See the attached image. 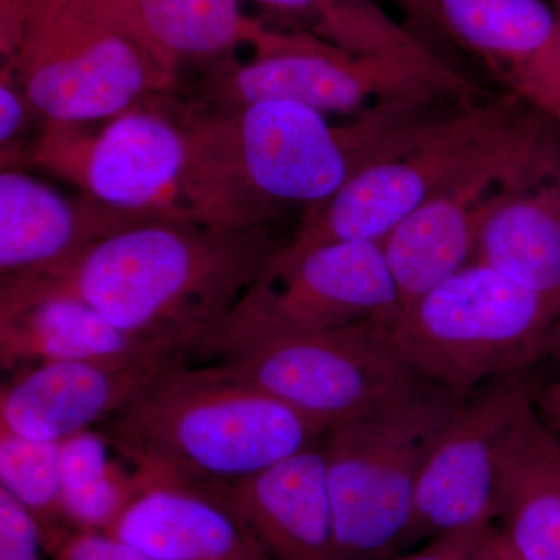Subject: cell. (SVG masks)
I'll list each match as a JSON object with an SVG mask.
<instances>
[{"mask_svg": "<svg viewBox=\"0 0 560 560\" xmlns=\"http://www.w3.org/2000/svg\"><path fill=\"white\" fill-rule=\"evenodd\" d=\"M54 560H156L105 533L75 530L55 552Z\"/></svg>", "mask_w": 560, "mask_h": 560, "instance_id": "cell-28", "label": "cell"}, {"mask_svg": "<svg viewBox=\"0 0 560 560\" xmlns=\"http://www.w3.org/2000/svg\"><path fill=\"white\" fill-rule=\"evenodd\" d=\"M463 108L377 102L345 125L289 101L208 109L238 178L280 219L287 209L319 208L364 168L418 149Z\"/></svg>", "mask_w": 560, "mask_h": 560, "instance_id": "cell-5", "label": "cell"}, {"mask_svg": "<svg viewBox=\"0 0 560 560\" xmlns=\"http://www.w3.org/2000/svg\"><path fill=\"white\" fill-rule=\"evenodd\" d=\"M60 470L73 530L108 534L145 489L135 466L98 429L60 442Z\"/></svg>", "mask_w": 560, "mask_h": 560, "instance_id": "cell-23", "label": "cell"}, {"mask_svg": "<svg viewBox=\"0 0 560 560\" xmlns=\"http://www.w3.org/2000/svg\"><path fill=\"white\" fill-rule=\"evenodd\" d=\"M217 488L272 560H338L320 442L253 477Z\"/></svg>", "mask_w": 560, "mask_h": 560, "instance_id": "cell-18", "label": "cell"}, {"mask_svg": "<svg viewBox=\"0 0 560 560\" xmlns=\"http://www.w3.org/2000/svg\"><path fill=\"white\" fill-rule=\"evenodd\" d=\"M179 80L183 66H219L235 47L253 46L267 25L243 13L242 0H116Z\"/></svg>", "mask_w": 560, "mask_h": 560, "instance_id": "cell-22", "label": "cell"}, {"mask_svg": "<svg viewBox=\"0 0 560 560\" xmlns=\"http://www.w3.org/2000/svg\"><path fill=\"white\" fill-rule=\"evenodd\" d=\"M529 372L486 383L460 400L416 490L408 551L441 534L495 522L501 445L536 404Z\"/></svg>", "mask_w": 560, "mask_h": 560, "instance_id": "cell-11", "label": "cell"}, {"mask_svg": "<svg viewBox=\"0 0 560 560\" xmlns=\"http://www.w3.org/2000/svg\"><path fill=\"white\" fill-rule=\"evenodd\" d=\"M458 404L433 385L326 431L320 451L338 560L408 551L420 475Z\"/></svg>", "mask_w": 560, "mask_h": 560, "instance_id": "cell-8", "label": "cell"}, {"mask_svg": "<svg viewBox=\"0 0 560 560\" xmlns=\"http://www.w3.org/2000/svg\"><path fill=\"white\" fill-rule=\"evenodd\" d=\"M547 355H550L552 361H555L559 372L558 381L560 382V319L556 323V326L552 327L550 341H548Z\"/></svg>", "mask_w": 560, "mask_h": 560, "instance_id": "cell-34", "label": "cell"}, {"mask_svg": "<svg viewBox=\"0 0 560 560\" xmlns=\"http://www.w3.org/2000/svg\"><path fill=\"white\" fill-rule=\"evenodd\" d=\"M22 165L142 219L224 230L275 228L280 220L238 178L210 109L173 92L147 98L95 131L44 124Z\"/></svg>", "mask_w": 560, "mask_h": 560, "instance_id": "cell-2", "label": "cell"}, {"mask_svg": "<svg viewBox=\"0 0 560 560\" xmlns=\"http://www.w3.org/2000/svg\"><path fill=\"white\" fill-rule=\"evenodd\" d=\"M550 3L552 5V9L558 11V14L560 16V0H550Z\"/></svg>", "mask_w": 560, "mask_h": 560, "instance_id": "cell-35", "label": "cell"}, {"mask_svg": "<svg viewBox=\"0 0 560 560\" xmlns=\"http://www.w3.org/2000/svg\"><path fill=\"white\" fill-rule=\"evenodd\" d=\"M186 355L98 427L143 488L234 485L318 445L329 430L215 364L189 366Z\"/></svg>", "mask_w": 560, "mask_h": 560, "instance_id": "cell-3", "label": "cell"}, {"mask_svg": "<svg viewBox=\"0 0 560 560\" xmlns=\"http://www.w3.org/2000/svg\"><path fill=\"white\" fill-rule=\"evenodd\" d=\"M108 534L156 560H272L217 486H151Z\"/></svg>", "mask_w": 560, "mask_h": 560, "instance_id": "cell-17", "label": "cell"}, {"mask_svg": "<svg viewBox=\"0 0 560 560\" xmlns=\"http://www.w3.org/2000/svg\"><path fill=\"white\" fill-rule=\"evenodd\" d=\"M0 489L38 523L51 558L75 533L62 503L60 444L0 431Z\"/></svg>", "mask_w": 560, "mask_h": 560, "instance_id": "cell-24", "label": "cell"}, {"mask_svg": "<svg viewBox=\"0 0 560 560\" xmlns=\"http://www.w3.org/2000/svg\"><path fill=\"white\" fill-rule=\"evenodd\" d=\"M287 242L272 228L138 221L60 267L0 280V308L65 294L127 334L189 353L264 279Z\"/></svg>", "mask_w": 560, "mask_h": 560, "instance_id": "cell-1", "label": "cell"}, {"mask_svg": "<svg viewBox=\"0 0 560 560\" xmlns=\"http://www.w3.org/2000/svg\"><path fill=\"white\" fill-rule=\"evenodd\" d=\"M234 308L302 330L389 327L401 312L396 280L382 242L327 243L267 275Z\"/></svg>", "mask_w": 560, "mask_h": 560, "instance_id": "cell-12", "label": "cell"}, {"mask_svg": "<svg viewBox=\"0 0 560 560\" xmlns=\"http://www.w3.org/2000/svg\"><path fill=\"white\" fill-rule=\"evenodd\" d=\"M149 219L60 190L21 168L0 172V278L60 267L106 235Z\"/></svg>", "mask_w": 560, "mask_h": 560, "instance_id": "cell-16", "label": "cell"}, {"mask_svg": "<svg viewBox=\"0 0 560 560\" xmlns=\"http://www.w3.org/2000/svg\"><path fill=\"white\" fill-rule=\"evenodd\" d=\"M475 261L560 302V176L497 194L482 212Z\"/></svg>", "mask_w": 560, "mask_h": 560, "instance_id": "cell-21", "label": "cell"}, {"mask_svg": "<svg viewBox=\"0 0 560 560\" xmlns=\"http://www.w3.org/2000/svg\"><path fill=\"white\" fill-rule=\"evenodd\" d=\"M559 319V301L474 261L404 308L388 337L412 370L460 401L529 372Z\"/></svg>", "mask_w": 560, "mask_h": 560, "instance_id": "cell-7", "label": "cell"}, {"mask_svg": "<svg viewBox=\"0 0 560 560\" xmlns=\"http://www.w3.org/2000/svg\"><path fill=\"white\" fill-rule=\"evenodd\" d=\"M559 175L560 171L533 165L486 168L405 217L382 241L401 311L474 264L482 212L497 194L533 189Z\"/></svg>", "mask_w": 560, "mask_h": 560, "instance_id": "cell-14", "label": "cell"}, {"mask_svg": "<svg viewBox=\"0 0 560 560\" xmlns=\"http://www.w3.org/2000/svg\"><path fill=\"white\" fill-rule=\"evenodd\" d=\"M190 352L327 429L434 385L394 348L388 327L377 324L302 330L232 307Z\"/></svg>", "mask_w": 560, "mask_h": 560, "instance_id": "cell-6", "label": "cell"}, {"mask_svg": "<svg viewBox=\"0 0 560 560\" xmlns=\"http://www.w3.org/2000/svg\"><path fill=\"white\" fill-rule=\"evenodd\" d=\"M495 523L523 560H560V440L536 404L501 445Z\"/></svg>", "mask_w": 560, "mask_h": 560, "instance_id": "cell-20", "label": "cell"}, {"mask_svg": "<svg viewBox=\"0 0 560 560\" xmlns=\"http://www.w3.org/2000/svg\"><path fill=\"white\" fill-rule=\"evenodd\" d=\"M493 523V522H492ZM488 525L467 526L441 534L418 550L404 552L394 560H474L475 550Z\"/></svg>", "mask_w": 560, "mask_h": 560, "instance_id": "cell-30", "label": "cell"}, {"mask_svg": "<svg viewBox=\"0 0 560 560\" xmlns=\"http://www.w3.org/2000/svg\"><path fill=\"white\" fill-rule=\"evenodd\" d=\"M377 2L388 3V5L399 10L405 20L411 22L420 31L445 38L434 0H377Z\"/></svg>", "mask_w": 560, "mask_h": 560, "instance_id": "cell-31", "label": "cell"}, {"mask_svg": "<svg viewBox=\"0 0 560 560\" xmlns=\"http://www.w3.org/2000/svg\"><path fill=\"white\" fill-rule=\"evenodd\" d=\"M248 62L213 66L189 101L232 109L261 101L301 103L319 113H361L368 102L463 103L485 101L459 70L355 57L304 32L267 27Z\"/></svg>", "mask_w": 560, "mask_h": 560, "instance_id": "cell-10", "label": "cell"}, {"mask_svg": "<svg viewBox=\"0 0 560 560\" xmlns=\"http://www.w3.org/2000/svg\"><path fill=\"white\" fill-rule=\"evenodd\" d=\"M2 66L43 125L113 119L179 81L116 0H66L33 22Z\"/></svg>", "mask_w": 560, "mask_h": 560, "instance_id": "cell-9", "label": "cell"}, {"mask_svg": "<svg viewBox=\"0 0 560 560\" xmlns=\"http://www.w3.org/2000/svg\"><path fill=\"white\" fill-rule=\"evenodd\" d=\"M32 116L36 117L13 72L2 66L0 75V160L2 168H20L27 150L22 145Z\"/></svg>", "mask_w": 560, "mask_h": 560, "instance_id": "cell-26", "label": "cell"}, {"mask_svg": "<svg viewBox=\"0 0 560 560\" xmlns=\"http://www.w3.org/2000/svg\"><path fill=\"white\" fill-rule=\"evenodd\" d=\"M536 407L541 420L560 440V382L555 381L536 390Z\"/></svg>", "mask_w": 560, "mask_h": 560, "instance_id": "cell-33", "label": "cell"}, {"mask_svg": "<svg viewBox=\"0 0 560 560\" xmlns=\"http://www.w3.org/2000/svg\"><path fill=\"white\" fill-rule=\"evenodd\" d=\"M0 560H54L38 523L3 489H0Z\"/></svg>", "mask_w": 560, "mask_h": 560, "instance_id": "cell-27", "label": "cell"}, {"mask_svg": "<svg viewBox=\"0 0 560 560\" xmlns=\"http://www.w3.org/2000/svg\"><path fill=\"white\" fill-rule=\"evenodd\" d=\"M474 560H523L495 522L482 533Z\"/></svg>", "mask_w": 560, "mask_h": 560, "instance_id": "cell-32", "label": "cell"}, {"mask_svg": "<svg viewBox=\"0 0 560 560\" xmlns=\"http://www.w3.org/2000/svg\"><path fill=\"white\" fill-rule=\"evenodd\" d=\"M445 39L480 58L504 94L560 125V16L550 0H434Z\"/></svg>", "mask_w": 560, "mask_h": 560, "instance_id": "cell-15", "label": "cell"}, {"mask_svg": "<svg viewBox=\"0 0 560 560\" xmlns=\"http://www.w3.org/2000/svg\"><path fill=\"white\" fill-rule=\"evenodd\" d=\"M276 16L289 20L294 31L329 43L345 39L359 24L364 0H253Z\"/></svg>", "mask_w": 560, "mask_h": 560, "instance_id": "cell-25", "label": "cell"}, {"mask_svg": "<svg viewBox=\"0 0 560 560\" xmlns=\"http://www.w3.org/2000/svg\"><path fill=\"white\" fill-rule=\"evenodd\" d=\"M66 0H0V51L9 61L20 50L33 22Z\"/></svg>", "mask_w": 560, "mask_h": 560, "instance_id": "cell-29", "label": "cell"}, {"mask_svg": "<svg viewBox=\"0 0 560 560\" xmlns=\"http://www.w3.org/2000/svg\"><path fill=\"white\" fill-rule=\"evenodd\" d=\"M178 352L184 350L120 330L86 302L65 294L0 308L3 372L47 361L124 363Z\"/></svg>", "mask_w": 560, "mask_h": 560, "instance_id": "cell-19", "label": "cell"}, {"mask_svg": "<svg viewBox=\"0 0 560 560\" xmlns=\"http://www.w3.org/2000/svg\"><path fill=\"white\" fill-rule=\"evenodd\" d=\"M184 353L124 363L47 361L22 366L0 388V431L60 444L97 429Z\"/></svg>", "mask_w": 560, "mask_h": 560, "instance_id": "cell-13", "label": "cell"}, {"mask_svg": "<svg viewBox=\"0 0 560 560\" xmlns=\"http://www.w3.org/2000/svg\"><path fill=\"white\" fill-rule=\"evenodd\" d=\"M500 165L560 171V125L511 94L467 106L418 149L364 168L305 212L270 268L327 243L382 242L434 195Z\"/></svg>", "mask_w": 560, "mask_h": 560, "instance_id": "cell-4", "label": "cell"}]
</instances>
